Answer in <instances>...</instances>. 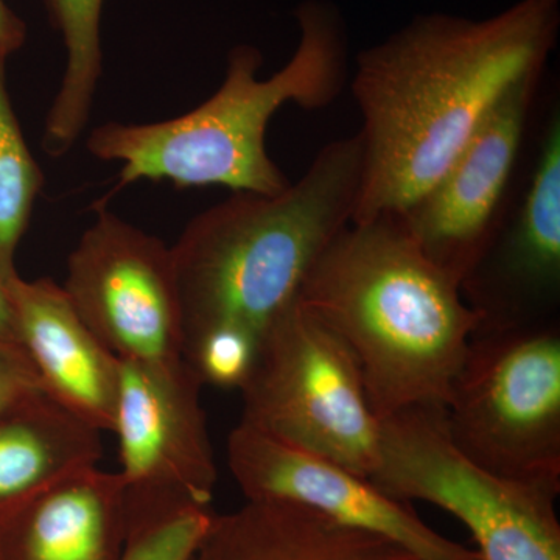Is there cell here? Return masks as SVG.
I'll list each match as a JSON object with an SVG mask.
<instances>
[{
	"label": "cell",
	"mask_w": 560,
	"mask_h": 560,
	"mask_svg": "<svg viewBox=\"0 0 560 560\" xmlns=\"http://www.w3.org/2000/svg\"><path fill=\"white\" fill-rule=\"evenodd\" d=\"M559 27L560 0H518L485 20L419 14L360 51L350 90L364 167L352 223L418 202L504 94L544 72Z\"/></svg>",
	"instance_id": "6da1fadb"
},
{
	"label": "cell",
	"mask_w": 560,
	"mask_h": 560,
	"mask_svg": "<svg viewBox=\"0 0 560 560\" xmlns=\"http://www.w3.org/2000/svg\"><path fill=\"white\" fill-rule=\"evenodd\" d=\"M298 300L346 342L378 419L445 407L482 323L394 215L349 223L313 265Z\"/></svg>",
	"instance_id": "7a4b0ae2"
},
{
	"label": "cell",
	"mask_w": 560,
	"mask_h": 560,
	"mask_svg": "<svg viewBox=\"0 0 560 560\" xmlns=\"http://www.w3.org/2000/svg\"><path fill=\"white\" fill-rule=\"evenodd\" d=\"M300 44L289 62L260 79L257 47L235 46L219 90L200 106L151 124L108 121L95 128L88 150L120 162L113 191L138 180H171L178 189L220 186L241 194L276 195L289 179L267 151L268 125L287 103L323 109L348 81V31L329 0H305L296 11Z\"/></svg>",
	"instance_id": "3957f363"
},
{
	"label": "cell",
	"mask_w": 560,
	"mask_h": 560,
	"mask_svg": "<svg viewBox=\"0 0 560 560\" xmlns=\"http://www.w3.org/2000/svg\"><path fill=\"white\" fill-rule=\"evenodd\" d=\"M363 167L357 132L327 143L280 194L241 191L189 221L171 246L186 342L213 327H237L260 340L352 223Z\"/></svg>",
	"instance_id": "277c9868"
},
{
	"label": "cell",
	"mask_w": 560,
	"mask_h": 560,
	"mask_svg": "<svg viewBox=\"0 0 560 560\" xmlns=\"http://www.w3.org/2000/svg\"><path fill=\"white\" fill-rule=\"evenodd\" d=\"M455 447L490 474L560 492L559 319L477 329L445 401Z\"/></svg>",
	"instance_id": "5b68a950"
},
{
	"label": "cell",
	"mask_w": 560,
	"mask_h": 560,
	"mask_svg": "<svg viewBox=\"0 0 560 560\" xmlns=\"http://www.w3.org/2000/svg\"><path fill=\"white\" fill-rule=\"evenodd\" d=\"M243 422L371 478L381 419L359 364L337 331L300 300L261 335L241 389Z\"/></svg>",
	"instance_id": "8992f818"
},
{
	"label": "cell",
	"mask_w": 560,
	"mask_h": 560,
	"mask_svg": "<svg viewBox=\"0 0 560 560\" xmlns=\"http://www.w3.org/2000/svg\"><path fill=\"white\" fill-rule=\"evenodd\" d=\"M370 480L400 501L451 512L478 544L482 560H560L559 493L508 480L455 447L442 405H420L381 419Z\"/></svg>",
	"instance_id": "52a82bcc"
},
{
	"label": "cell",
	"mask_w": 560,
	"mask_h": 560,
	"mask_svg": "<svg viewBox=\"0 0 560 560\" xmlns=\"http://www.w3.org/2000/svg\"><path fill=\"white\" fill-rule=\"evenodd\" d=\"M95 221L69 254L62 290L121 361L183 370V308L171 246L95 202Z\"/></svg>",
	"instance_id": "ba28073f"
},
{
	"label": "cell",
	"mask_w": 560,
	"mask_h": 560,
	"mask_svg": "<svg viewBox=\"0 0 560 560\" xmlns=\"http://www.w3.org/2000/svg\"><path fill=\"white\" fill-rule=\"evenodd\" d=\"M541 73L517 81L438 183L397 217L427 259L459 289L506 223L504 201Z\"/></svg>",
	"instance_id": "9c48e42d"
},
{
	"label": "cell",
	"mask_w": 560,
	"mask_h": 560,
	"mask_svg": "<svg viewBox=\"0 0 560 560\" xmlns=\"http://www.w3.org/2000/svg\"><path fill=\"white\" fill-rule=\"evenodd\" d=\"M228 464L246 500L311 508L385 537L419 560H482L478 551L430 528L407 501L383 492L370 478L276 440L243 420L228 438Z\"/></svg>",
	"instance_id": "30bf717a"
},
{
	"label": "cell",
	"mask_w": 560,
	"mask_h": 560,
	"mask_svg": "<svg viewBox=\"0 0 560 560\" xmlns=\"http://www.w3.org/2000/svg\"><path fill=\"white\" fill-rule=\"evenodd\" d=\"M201 388L190 366L165 370L120 360L113 433L127 490L210 506L219 474Z\"/></svg>",
	"instance_id": "8fae6325"
},
{
	"label": "cell",
	"mask_w": 560,
	"mask_h": 560,
	"mask_svg": "<svg viewBox=\"0 0 560 560\" xmlns=\"http://www.w3.org/2000/svg\"><path fill=\"white\" fill-rule=\"evenodd\" d=\"M464 300L478 329H511L558 318L560 301V114L552 109L525 197L470 278Z\"/></svg>",
	"instance_id": "7c38bea8"
},
{
	"label": "cell",
	"mask_w": 560,
	"mask_h": 560,
	"mask_svg": "<svg viewBox=\"0 0 560 560\" xmlns=\"http://www.w3.org/2000/svg\"><path fill=\"white\" fill-rule=\"evenodd\" d=\"M5 289L22 349L44 390L94 429L113 431L120 360L92 334L54 280L16 276Z\"/></svg>",
	"instance_id": "4fadbf2b"
},
{
	"label": "cell",
	"mask_w": 560,
	"mask_h": 560,
	"mask_svg": "<svg viewBox=\"0 0 560 560\" xmlns=\"http://www.w3.org/2000/svg\"><path fill=\"white\" fill-rule=\"evenodd\" d=\"M127 537L120 471H77L0 523V560H119Z\"/></svg>",
	"instance_id": "5bb4252c"
},
{
	"label": "cell",
	"mask_w": 560,
	"mask_h": 560,
	"mask_svg": "<svg viewBox=\"0 0 560 560\" xmlns=\"http://www.w3.org/2000/svg\"><path fill=\"white\" fill-rule=\"evenodd\" d=\"M190 560H419L385 537L301 504L246 500L213 514Z\"/></svg>",
	"instance_id": "9a60e30c"
},
{
	"label": "cell",
	"mask_w": 560,
	"mask_h": 560,
	"mask_svg": "<svg viewBox=\"0 0 560 560\" xmlns=\"http://www.w3.org/2000/svg\"><path fill=\"white\" fill-rule=\"evenodd\" d=\"M101 433L46 390L0 408V523L55 482L97 467Z\"/></svg>",
	"instance_id": "2e32d148"
},
{
	"label": "cell",
	"mask_w": 560,
	"mask_h": 560,
	"mask_svg": "<svg viewBox=\"0 0 560 560\" xmlns=\"http://www.w3.org/2000/svg\"><path fill=\"white\" fill-rule=\"evenodd\" d=\"M66 49V68L55 95L43 149L51 158L69 153L90 120L103 70L101 22L105 0H44Z\"/></svg>",
	"instance_id": "e0dca14e"
},
{
	"label": "cell",
	"mask_w": 560,
	"mask_h": 560,
	"mask_svg": "<svg viewBox=\"0 0 560 560\" xmlns=\"http://www.w3.org/2000/svg\"><path fill=\"white\" fill-rule=\"evenodd\" d=\"M7 58L0 50V283L16 278V250L44 186L43 172L25 143L7 90Z\"/></svg>",
	"instance_id": "ac0fdd59"
},
{
	"label": "cell",
	"mask_w": 560,
	"mask_h": 560,
	"mask_svg": "<svg viewBox=\"0 0 560 560\" xmlns=\"http://www.w3.org/2000/svg\"><path fill=\"white\" fill-rule=\"evenodd\" d=\"M213 512L179 497L127 490V537L119 560H190Z\"/></svg>",
	"instance_id": "d6986e66"
},
{
	"label": "cell",
	"mask_w": 560,
	"mask_h": 560,
	"mask_svg": "<svg viewBox=\"0 0 560 560\" xmlns=\"http://www.w3.org/2000/svg\"><path fill=\"white\" fill-rule=\"evenodd\" d=\"M259 338L237 327H213L186 342V360L198 381L242 389L256 361Z\"/></svg>",
	"instance_id": "ffe728a7"
},
{
	"label": "cell",
	"mask_w": 560,
	"mask_h": 560,
	"mask_svg": "<svg viewBox=\"0 0 560 560\" xmlns=\"http://www.w3.org/2000/svg\"><path fill=\"white\" fill-rule=\"evenodd\" d=\"M39 390L43 383L25 350L0 341V408Z\"/></svg>",
	"instance_id": "44dd1931"
},
{
	"label": "cell",
	"mask_w": 560,
	"mask_h": 560,
	"mask_svg": "<svg viewBox=\"0 0 560 560\" xmlns=\"http://www.w3.org/2000/svg\"><path fill=\"white\" fill-rule=\"evenodd\" d=\"M27 25L7 5L5 0H0V50L10 57L24 46Z\"/></svg>",
	"instance_id": "7402d4cb"
},
{
	"label": "cell",
	"mask_w": 560,
	"mask_h": 560,
	"mask_svg": "<svg viewBox=\"0 0 560 560\" xmlns=\"http://www.w3.org/2000/svg\"><path fill=\"white\" fill-rule=\"evenodd\" d=\"M0 341L21 346L16 316H14L9 293L2 283H0Z\"/></svg>",
	"instance_id": "603a6c76"
}]
</instances>
